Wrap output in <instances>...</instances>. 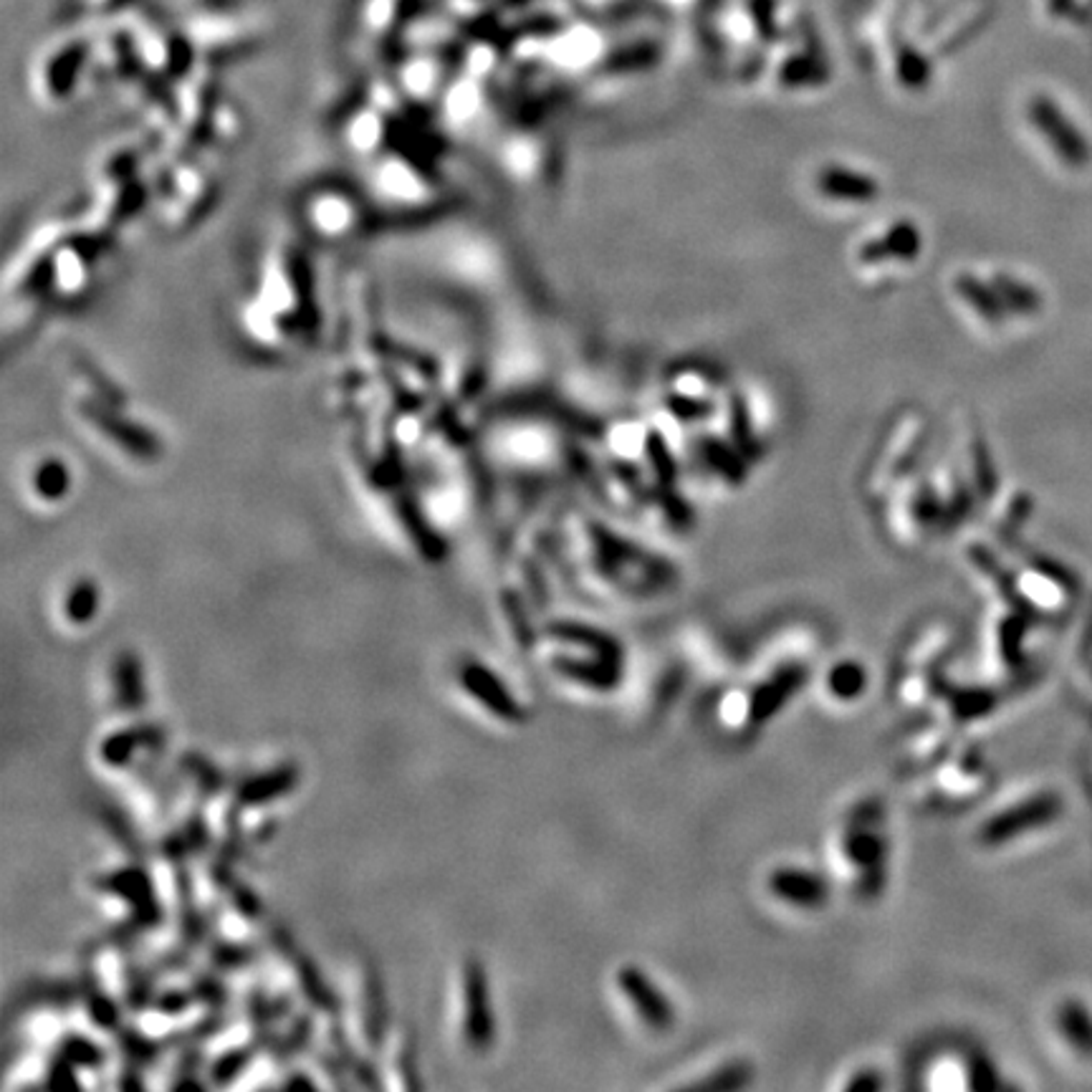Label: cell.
Returning <instances> with one entry per match:
<instances>
[{
  "label": "cell",
  "instance_id": "cell-33",
  "mask_svg": "<svg viewBox=\"0 0 1092 1092\" xmlns=\"http://www.w3.org/2000/svg\"><path fill=\"white\" fill-rule=\"evenodd\" d=\"M193 1007H198V1001H195V994L191 987L162 989V991H157V996L153 1001L155 1012L165 1014V1016H182V1014L191 1012Z\"/></svg>",
  "mask_w": 1092,
  "mask_h": 1092
},
{
  "label": "cell",
  "instance_id": "cell-19",
  "mask_svg": "<svg viewBox=\"0 0 1092 1092\" xmlns=\"http://www.w3.org/2000/svg\"><path fill=\"white\" fill-rule=\"evenodd\" d=\"M94 812H97L99 822L106 825V832H110V835L130 852L132 860H144L147 850H144V842L140 839V835H137L135 825H132V819L127 817V814L104 799L94 805Z\"/></svg>",
  "mask_w": 1092,
  "mask_h": 1092
},
{
  "label": "cell",
  "instance_id": "cell-13",
  "mask_svg": "<svg viewBox=\"0 0 1092 1092\" xmlns=\"http://www.w3.org/2000/svg\"><path fill=\"white\" fill-rule=\"evenodd\" d=\"M122 978H124V994H122L124 999L122 1001L130 1012H142V1009L153 1007L157 991H160L157 989V978H160V974H157V969L153 964H144L127 951V958H124V966H122Z\"/></svg>",
  "mask_w": 1092,
  "mask_h": 1092
},
{
  "label": "cell",
  "instance_id": "cell-20",
  "mask_svg": "<svg viewBox=\"0 0 1092 1092\" xmlns=\"http://www.w3.org/2000/svg\"><path fill=\"white\" fill-rule=\"evenodd\" d=\"M256 956H258V951L254 944L216 938V933H213L211 940H207V961H211V969L220 971V974H233V971H241V969H245V966L254 964Z\"/></svg>",
  "mask_w": 1092,
  "mask_h": 1092
},
{
  "label": "cell",
  "instance_id": "cell-32",
  "mask_svg": "<svg viewBox=\"0 0 1092 1092\" xmlns=\"http://www.w3.org/2000/svg\"><path fill=\"white\" fill-rule=\"evenodd\" d=\"M43 1088L48 1090H64V1088H81V1079L77 1075V1065L72 1059H66L61 1052H54L52 1059L46 1065V1079H43Z\"/></svg>",
  "mask_w": 1092,
  "mask_h": 1092
},
{
  "label": "cell",
  "instance_id": "cell-23",
  "mask_svg": "<svg viewBox=\"0 0 1092 1092\" xmlns=\"http://www.w3.org/2000/svg\"><path fill=\"white\" fill-rule=\"evenodd\" d=\"M229 1025H231L229 1012H207L203 1019H198L195 1025L185 1027V1029H175V1032L167 1034L162 1041H165L167 1050H182V1047L203 1045V1041L213 1039L216 1034L223 1032Z\"/></svg>",
  "mask_w": 1092,
  "mask_h": 1092
},
{
  "label": "cell",
  "instance_id": "cell-25",
  "mask_svg": "<svg viewBox=\"0 0 1092 1092\" xmlns=\"http://www.w3.org/2000/svg\"><path fill=\"white\" fill-rule=\"evenodd\" d=\"M191 989L195 994V1001L200 1007H205L207 1012H229V987L223 984V974L216 969L198 971L191 978Z\"/></svg>",
  "mask_w": 1092,
  "mask_h": 1092
},
{
  "label": "cell",
  "instance_id": "cell-1",
  "mask_svg": "<svg viewBox=\"0 0 1092 1092\" xmlns=\"http://www.w3.org/2000/svg\"><path fill=\"white\" fill-rule=\"evenodd\" d=\"M92 888L97 893L115 895V898L130 906L127 918L112 926L110 933L104 936V944L115 946L119 951L127 953L142 933L155 931L165 920V908H162L160 895L155 890V880L144 860H132L124 868L97 875L92 880Z\"/></svg>",
  "mask_w": 1092,
  "mask_h": 1092
},
{
  "label": "cell",
  "instance_id": "cell-21",
  "mask_svg": "<svg viewBox=\"0 0 1092 1092\" xmlns=\"http://www.w3.org/2000/svg\"><path fill=\"white\" fill-rule=\"evenodd\" d=\"M258 1052L261 1050L256 1047V1041H249V1045L231 1047V1050L218 1054V1057L207 1065V1083L216 1085V1088L231 1085L233 1079H238L245 1070H249Z\"/></svg>",
  "mask_w": 1092,
  "mask_h": 1092
},
{
  "label": "cell",
  "instance_id": "cell-3",
  "mask_svg": "<svg viewBox=\"0 0 1092 1092\" xmlns=\"http://www.w3.org/2000/svg\"><path fill=\"white\" fill-rule=\"evenodd\" d=\"M463 1037L473 1052L485 1054L496 1041V1016L489 974L478 958L463 961Z\"/></svg>",
  "mask_w": 1092,
  "mask_h": 1092
},
{
  "label": "cell",
  "instance_id": "cell-30",
  "mask_svg": "<svg viewBox=\"0 0 1092 1092\" xmlns=\"http://www.w3.org/2000/svg\"><path fill=\"white\" fill-rule=\"evenodd\" d=\"M225 895H229L231 906L236 908L238 915H243L245 920H261L263 913H266V906H263V900L258 898L256 890L249 886V882L243 880H233L231 888L225 890Z\"/></svg>",
  "mask_w": 1092,
  "mask_h": 1092
},
{
  "label": "cell",
  "instance_id": "cell-39",
  "mask_svg": "<svg viewBox=\"0 0 1092 1092\" xmlns=\"http://www.w3.org/2000/svg\"><path fill=\"white\" fill-rule=\"evenodd\" d=\"M86 3H94V5H102V3H110V0H86Z\"/></svg>",
  "mask_w": 1092,
  "mask_h": 1092
},
{
  "label": "cell",
  "instance_id": "cell-34",
  "mask_svg": "<svg viewBox=\"0 0 1092 1092\" xmlns=\"http://www.w3.org/2000/svg\"><path fill=\"white\" fill-rule=\"evenodd\" d=\"M749 1077L751 1075L747 1072V1067H729V1070H723L716 1079H706V1083H698L696 1088L698 1090H716V1088L734 1090V1088H741V1085H747Z\"/></svg>",
  "mask_w": 1092,
  "mask_h": 1092
},
{
  "label": "cell",
  "instance_id": "cell-35",
  "mask_svg": "<svg viewBox=\"0 0 1092 1092\" xmlns=\"http://www.w3.org/2000/svg\"><path fill=\"white\" fill-rule=\"evenodd\" d=\"M281 1088L283 1090H317L319 1083L312 1075H309V1072L292 1070L286 1077L281 1079Z\"/></svg>",
  "mask_w": 1092,
  "mask_h": 1092
},
{
  "label": "cell",
  "instance_id": "cell-38",
  "mask_svg": "<svg viewBox=\"0 0 1092 1092\" xmlns=\"http://www.w3.org/2000/svg\"><path fill=\"white\" fill-rule=\"evenodd\" d=\"M845 1088L848 1090H877V1088H882V1079L875 1077V1072H862V1077L850 1079Z\"/></svg>",
  "mask_w": 1092,
  "mask_h": 1092
},
{
  "label": "cell",
  "instance_id": "cell-26",
  "mask_svg": "<svg viewBox=\"0 0 1092 1092\" xmlns=\"http://www.w3.org/2000/svg\"><path fill=\"white\" fill-rule=\"evenodd\" d=\"M99 610V590L92 579H79L66 595L64 615L72 624H86L97 617Z\"/></svg>",
  "mask_w": 1092,
  "mask_h": 1092
},
{
  "label": "cell",
  "instance_id": "cell-16",
  "mask_svg": "<svg viewBox=\"0 0 1092 1092\" xmlns=\"http://www.w3.org/2000/svg\"><path fill=\"white\" fill-rule=\"evenodd\" d=\"M330 1047L337 1052V1057L342 1059V1065L346 1067V1072H350L352 1079H355V1085H359V1088H372V1090L382 1088V1079H380V1075H377L375 1063L355 1050L350 1034L344 1032L339 1021H332L330 1025Z\"/></svg>",
  "mask_w": 1092,
  "mask_h": 1092
},
{
  "label": "cell",
  "instance_id": "cell-10",
  "mask_svg": "<svg viewBox=\"0 0 1092 1092\" xmlns=\"http://www.w3.org/2000/svg\"><path fill=\"white\" fill-rule=\"evenodd\" d=\"M79 1001L84 1004L86 1014H90L92 1025L104 1032H115L124 1025L122 1021V1007H119L115 996L106 994L102 978H99L97 969H94V956L92 949H84V956L79 961Z\"/></svg>",
  "mask_w": 1092,
  "mask_h": 1092
},
{
  "label": "cell",
  "instance_id": "cell-9",
  "mask_svg": "<svg viewBox=\"0 0 1092 1092\" xmlns=\"http://www.w3.org/2000/svg\"><path fill=\"white\" fill-rule=\"evenodd\" d=\"M362 1039L372 1052H380L390 1032V1001L384 981L372 961L362 964Z\"/></svg>",
  "mask_w": 1092,
  "mask_h": 1092
},
{
  "label": "cell",
  "instance_id": "cell-8",
  "mask_svg": "<svg viewBox=\"0 0 1092 1092\" xmlns=\"http://www.w3.org/2000/svg\"><path fill=\"white\" fill-rule=\"evenodd\" d=\"M165 747L167 734L162 726L137 723L106 736L102 747H99V759L110 769H127L140 751H144V754H162Z\"/></svg>",
  "mask_w": 1092,
  "mask_h": 1092
},
{
  "label": "cell",
  "instance_id": "cell-4",
  "mask_svg": "<svg viewBox=\"0 0 1092 1092\" xmlns=\"http://www.w3.org/2000/svg\"><path fill=\"white\" fill-rule=\"evenodd\" d=\"M456 678L460 688H463L473 700H478L491 716L501 718V721L507 723L527 721V711H523L519 698H516L514 693L503 686V680L498 678L489 666H483L481 660L471 658V655L460 658L456 666Z\"/></svg>",
  "mask_w": 1092,
  "mask_h": 1092
},
{
  "label": "cell",
  "instance_id": "cell-27",
  "mask_svg": "<svg viewBox=\"0 0 1092 1092\" xmlns=\"http://www.w3.org/2000/svg\"><path fill=\"white\" fill-rule=\"evenodd\" d=\"M203 1067H205V1054H203V1050H200V1045L182 1047L180 1057H178V1065H175L173 1079H170V1088H173V1090H185V1088L203 1090V1088H207L205 1079L200 1077Z\"/></svg>",
  "mask_w": 1092,
  "mask_h": 1092
},
{
  "label": "cell",
  "instance_id": "cell-14",
  "mask_svg": "<svg viewBox=\"0 0 1092 1092\" xmlns=\"http://www.w3.org/2000/svg\"><path fill=\"white\" fill-rule=\"evenodd\" d=\"M772 893L781 900L794 902V906H822L827 898V886L822 877L812 873H799V870H779L769 880Z\"/></svg>",
  "mask_w": 1092,
  "mask_h": 1092
},
{
  "label": "cell",
  "instance_id": "cell-36",
  "mask_svg": "<svg viewBox=\"0 0 1092 1092\" xmlns=\"http://www.w3.org/2000/svg\"><path fill=\"white\" fill-rule=\"evenodd\" d=\"M117 1088H122V1090H144L142 1067L124 1065V1072H119V1077H117Z\"/></svg>",
  "mask_w": 1092,
  "mask_h": 1092
},
{
  "label": "cell",
  "instance_id": "cell-22",
  "mask_svg": "<svg viewBox=\"0 0 1092 1092\" xmlns=\"http://www.w3.org/2000/svg\"><path fill=\"white\" fill-rule=\"evenodd\" d=\"M1059 1029H1063L1065 1039L1079 1054H1088L1092 1057V1016L1085 1004L1079 1001H1065L1059 1007Z\"/></svg>",
  "mask_w": 1092,
  "mask_h": 1092
},
{
  "label": "cell",
  "instance_id": "cell-28",
  "mask_svg": "<svg viewBox=\"0 0 1092 1092\" xmlns=\"http://www.w3.org/2000/svg\"><path fill=\"white\" fill-rule=\"evenodd\" d=\"M865 680H868V675L857 662H839L827 675V688L837 698H857L865 691Z\"/></svg>",
  "mask_w": 1092,
  "mask_h": 1092
},
{
  "label": "cell",
  "instance_id": "cell-37",
  "mask_svg": "<svg viewBox=\"0 0 1092 1092\" xmlns=\"http://www.w3.org/2000/svg\"><path fill=\"white\" fill-rule=\"evenodd\" d=\"M276 835H279V819H276V817H266V819H263L261 825L256 827L254 832H251L249 837H251V845H266V842H271V839H274Z\"/></svg>",
  "mask_w": 1092,
  "mask_h": 1092
},
{
  "label": "cell",
  "instance_id": "cell-6",
  "mask_svg": "<svg viewBox=\"0 0 1092 1092\" xmlns=\"http://www.w3.org/2000/svg\"><path fill=\"white\" fill-rule=\"evenodd\" d=\"M1059 810H1063V801H1059V797H1054V794H1041V797L1029 799V801H1025V805L1014 807V810L996 814L994 819H989V822L981 827V839L987 845L1007 842V839L1027 832L1029 827H1039V825L1052 822V819L1059 814Z\"/></svg>",
  "mask_w": 1092,
  "mask_h": 1092
},
{
  "label": "cell",
  "instance_id": "cell-15",
  "mask_svg": "<svg viewBox=\"0 0 1092 1092\" xmlns=\"http://www.w3.org/2000/svg\"><path fill=\"white\" fill-rule=\"evenodd\" d=\"M178 769L180 774H185L187 779L193 781L198 799L203 801V805L218 799L220 794L229 789V776H225L223 769H220L218 763H213L207 756L198 754V751H185L178 759Z\"/></svg>",
  "mask_w": 1092,
  "mask_h": 1092
},
{
  "label": "cell",
  "instance_id": "cell-5",
  "mask_svg": "<svg viewBox=\"0 0 1092 1092\" xmlns=\"http://www.w3.org/2000/svg\"><path fill=\"white\" fill-rule=\"evenodd\" d=\"M79 1001V984L68 981V978L59 976H34L28 981H23L21 987L14 991L8 1007H5V1016L14 1019V1016H23L31 1012H43V1009H52V1012H66L74 1004Z\"/></svg>",
  "mask_w": 1092,
  "mask_h": 1092
},
{
  "label": "cell",
  "instance_id": "cell-7",
  "mask_svg": "<svg viewBox=\"0 0 1092 1092\" xmlns=\"http://www.w3.org/2000/svg\"><path fill=\"white\" fill-rule=\"evenodd\" d=\"M301 781V769L299 763L283 761L276 763L269 772H258L251 776H243L236 787H233V805H238L241 810H251V807L271 805V801H279L294 792Z\"/></svg>",
  "mask_w": 1092,
  "mask_h": 1092
},
{
  "label": "cell",
  "instance_id": "cell-18",
  "mask_svg": "<svg viewBox=\"0 0 1092 1092\" xmlns=\"http://www.w3.org/2000/svg\"><path fill=\"white\" fill-rule=\"evenodd\" d=\"M112 1034H115V1047L122 1054L124 1065L142 1067V1070L153 1067L162 1057V1050H167L165 1041L147 1037V1034L132 1025H122Z\"/></svg>",
  "mask_w": 1092,
  "mask_h": 1092
},
{
  "label": "cell",
  "instance_id": "cell-24",
  "mask_svg": "<svg viewBox=\"0 0 1092 1092\" xmlns=\"http://www.w3.org/2000/svg\"><path fill=\"white\" fill-rule=\"evenodd\" d=\"M56 1052L64 1054L66 1059H72V1063L81 1067V1070H102V1067L106 1065V1059H110V1054H106L104 1047H99L92 1037H86V1034H79V1032H66L64 1037L59 1039Z\"/></svg>",
  "mask_w": 1092,
  "mask_h": 1092
},
{
  "label": "cell",
  "instance_id": "cell-31",
  "mask_svg": "<svg viewBox=\"0 0 1092 1092\" xmlns=\"http://www.w3.org/2000/svg\"><path fill=\"white\" fill-rule=\"evenodd\" d=\"M397 1072H400V1083L408 1090H420L422 1079L418 1077L420 1065H418V1039L413 1032H408L400 1041V1052H397Z\"/></svg>",
  "mask_w": 1092,
  "mask_h": 1092
},
{
  "label": "cell",
  "instance_id": "cell-17",
  "mask_svg": "<svg viewBox=\"0 0 1092 1092\" xmlns=\"http://www.w3.org/2000/svg\"><path fill=\"white\" fill-rule=\"evenodd\" d=\"M314 1029H317V1025H314L312 1014L309 1012L294 1014L292 1019H289L286 1029L279 1032V1037H276L274 1045H271V1050H269L271 1059H274L276 1065H292L301 1052L309 1050V1045H312V1039H314Z\"/></svg>",
  "mask_w": 1092,
  "mask_h": 1092
},
{
  "label": "cell",
  "instance_id": "cell-29",
  "mask_svg": "<svg viewBox=\"0 0 1092 1092\" xmlns=\"http://www.w3.org/2000/svg\"><path fill=\"white\" fill-rule=\"evenodd\" d=\"M501 604H503V615H507L511 624H514L511 630H514V637L519 640L521 650H532L536 642V633H534L532 622H529V615H527V610H523L521 599L516 597L514 592H503Z\"/></svg>",
  "mask_w": 1092,
  "mask_h": 1092
},
{
  "label": "cell",
  "instance_id": "cell-11",
  "mask_svg": "<svg viewBox=\"0 0 1092 1092\" xmlns=\"http://www.w3.org/2000/svg\"><path fill=\"white\" fill-rule=\"evenodd\" d=\"M112 693L119 713L137 716L147 706V686H144V668L135 650H119L112 662Z\"/></svg>",
  "mask_w": 1092,
  "mask_h": 1092
},
{
  "label": "cell",
  "instance_id": "cell-12",
  "mask_svg": "<svg viewBox=\"0 0 1092 1092\" xmlns=\"http://www.w3.org/2000/svg\"><path fill=\"white\" fill-rule=\"evenodd\" d=\"M617 987L630 1001L635 1004L637 1014L648 1021L650 1027L666 1029L673 1021V1009L671 1004L660 996V991L655 989V984L640 974V969L635 966H622L620 974H617Z\"/></svg>",
  "mask_w": 1092,
  "mask_h": 1092
},
{
  "label": "cell",
  "instance_id": "cell-2",
  "mask_svg": "<svg viewBox=\"0 0 1092 1092\" xmlns=\"http://www.w3.org/2000/svg\"><path fill=\"white\" fill-rule=\"evenodd\" d=\"M269 940L283 961L292 966L296 987H299L301 996H304L306 1004L314 1009V1012L330 1014V1016H337L339 1012H342V1001H339V996L334 994L332 984L326 981L324 974H321L317 961H314V958L309 956V953L301 949L299 944H296L294 933L289 931L286 926H279V924L271 926Z\"/></svg>",
  "mask_w": 1092,
  "mask_h": 1092
}]
</instances>
